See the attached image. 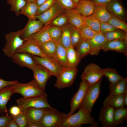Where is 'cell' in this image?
<instances>
[{
    "instance_id": "29",
    "label": "cell",
    "mask_w": 127,
    "mask_h": 127,
    "mask_svg": "<svg viewBox=\"0 0 127 127\" xmlns=\"http://www.w3.org/2000/svg\"><path fill=\"white\" fill-rule=\"evenodd\" d=\"M38 45L47 56L57 61L56 56V42L51 41Z\"/></svg>"
},
{
    "instance_id": "26",
    "label": "cell",
    "mask_w": 127,
    "mask_h": 127,
    "mask_svg": "<svg viewBox=\"0 0 127 127\" xmlns=\"http://www.w3.org/2000/svg\"><path fill=\"white\" fill-rule=\"evenodd\" d=\"M49 25V24L45 25L31 39L38 45L53 41L50 36L48 31Z\"/></svg>"
},
{
    "instance_id": "28",
    "label": "cell",
    "mask_w": 127,
    "mask_h": 127,
    "mask_svg": "<svg viewBox=\"0 0 127 127\" xmlns=\"http://www.w3.org/2000/svg\"><path fill=\"white\" fill-rule=\"evenodd\" d=\"M68 67L77 68L81 59L74 48L71 45L67 49Z\"/></svg>"
},
{
    "instance_id": "13",
    "label": "cell",
    "mask_w": 127,
    "mask_h": 127,
    "mask_svg": "<svg viewBox=\"0 0 127 127\" xmlns=\"http://www.w3.org/2000/svg\"><path fill=\"white\" fill-rule=\"evenodd\" d=\"M33 55L37 61L50 71L52 75L56 77L63 69V67L58 62L52 59Z\"/></svg>"
},
{
    "instance_id": "4",
    "label": "cell",
    "mask_w": 127,
    "mask_h": 127,
    "mask_svg": "<svg viewBox=\"0 0 127 127\" xmlns=\"http://www.w3.org/2000/svg\"><path fill=\"white\" fill-rule=\"evenodd\" d=\"M102 79L89 85L80 107L91 113L93 107L101 93L100 86Z\"/></svg>"
},
{
    "instance_id": "58",
    "label": "cell",
    "mask_w": 127,
    "mask_h": 127,
    "mask_svg": "<svg viewBox=\"0 0 127 127\" xmlns=\"http://www.w3.org/2000/svg\"></svg>"
},
{
    "instance_id": "7",
    "label": "cell",
    "mask_w": 127,
    "mask_h": 127,
    "mask_svg": "<svg viewBox=\"0 0 127 127\" xmlns=\"http://www.w3.org/2000/svg\"><path fill=\"white\" fill-rule=\"evenodd\" d=\"M78 71L77 68H64L56 77V80L54 86L59 89L70 87L74 82Z\"/></svg>"
},
{
    "instance_id": "23",
    "label": "cell",
    "mask_w": 127,
    "mask_h": 127,
    "mask_svg": "<svg viewBox=\"0 0 127 127\" xmlns=\"http://www.w3.org/2000/svg\"><path fill=\"white\" fill-rule=\"evenodd\" d=\"M106 7L112 14L122 20L125 13L124 9L120 0H113L107 4Z\"/></svg>"
},
{
    "instance_id": "41",
    "label": "cell",
    "mask_w": 127,
    "mask_h": 127,
    "mask_svg": "<svg viewBox=\"0 0 127 127\" xmlns=\"http://www.w3.org/2000/svg\"><path fill=\"white\" fill-rule=\"evenodd\" d=\"M107 22L111 24L116 29H120L127 32V24L126 23L113 15Z\"/></svg>"
},
{
    "instance_id": "8",
    "label": "cell",
    "mask_w": 127,
    "mask_h": 127,
    "mask_svg": "<svg viewBox=\"0 0 127 127\" xmlns=\"http://www.w3.org/2000/svg\"><path fill=\"white\" fill-rule=\"evenodd\" d=\"M103 76V69L96 64L91 63L85 67L81 78L90 85L98 81Z\"/></svg>"
},
{
    "instance_id": "24",
    "label": "cell",
    "mask_w": 127,
    "mask_h": 127,
    "mask_svg": "<svg viewBox=\"0 0 127 127\" xmlns=\"http://www.w3.org/2000/svg\"><path fill=\"white\" fill-rule=\"evenodd\" d=\"M103 105L111 107L114 109L125 107L123 94L114 95L109 94L104 100Z\"/></svg>"
},
{
    "instance_id": "3",
    "label": "cell",
    "mask_w": 127,
    "mask_h": 127,
    "mask_svg": "<svg viewBox=\"0 0 127 127\" xmlns=\"http://www.w3.org/2000/svg\"><path fill=\"white\" fill-rule=\"evenodd\" d=\"M16 101L22 112L30 107L37 108L52 107L48 101L47 95L45 92L39 96L28 97H23L17 99Z\"/></svg>"
},
{
    "instance_id": "57",
    "label": "cell",
    "mask_w": 127,
    "mask_h": 127,
    "mask_svg": "<svg viewBox=\"0 0 127 127\" xmlns=\"http://www.w3.org/2000/svg\"><path fill=\"white\" fill-rule=\"evenodd\" d=\"M74 3L76 4L80 0H72Z\"/></svg>"
},
{
    "instance_id": "38",
    "label": "cell",
    "mask_w": 127,
    "mask_h": 127,
    "mask_svg": "<svg viewBox=\"0 0 127 127\" xmlns=\"http://www.w3.org/2000/svg\"><path fill=\"white\" fill-rule=\"evenodd\" d=\"M78 29L81 39L83 40H89L97 33L86 26Z\"/></svg>"
},
{
    "instance_id": "11",
    "label": "cell",
    "mask_w": 127,
    "mask_h": 127,
    "mask_svg": "<svg viewBox=\"0 0 127 127\" xmlns=\"http://www.w3.org/2000/svg\"><path fill=\"white\" fill-rule=\"evenodd\" d=\"M44 25L38 19H28L25 27L20 30L21 37L25 41L30 39L43 28Z\"/></svg>"
},
{
    "instance_id": "48",
    "label": "cell",
    "mask_w": 127,
    "mask_h": 127,
    "mask_svg": "<svg viewBox=\"0 0 127 127\" xmlns=\"http://www.w3.org/2000/svg\"><path fill=\"white\" fill-rule=\"evenodd\" d=\"M18 82L17 80L8 81L2 79L0 75V89L10 85H14Z\"/></svg>"
},
{
    "instance_id": "17",
    "label": "cell",
    "mask_w": 127,
    "mask_h": 127,
    "mask_svg": "<svg viewBox=\"0 0 127 127\" xmlns=\"http://www.w3.org/2000/svg\"><path fill=\"white\" fill-rule=\"evenodd\" d=\"M49 108H37L30 107L22 112L27 117L29 123H41L42 118Z\"/></svg>"
},
{
    "instance_id": "14",
    "label": "cell",
    "mask_w": 127,
    "mask_h": 127,
    "mask_svg": "<svg viewBox=\"0 0 127 127\" xmlns=\"http://www.w3.org/2000/svg\"><path fill=\"white\" fill-rule=\"evenodd\" d=\"M22 52L27 53L43 58L49 57L44 53L39 45L31 39L25 41L17 49L15 53Z\"/></svg>"
},
{
    "instance_id": "27",
    "label": "cell",
    "mask_w": 127,
    "mask_h": 127,
    "mask_svg": "<svg viewBox=\"0 0 127 127\" xmlns=\"http://www.w3.org/2000/svg\"><path fill=\"white\" fill-rule=\"evenodd\" d=\"M127 78H124L114 83L109 84V94L115 95L123 94L127 90Z\"/></svg>"
},
{
    "instance_id": "43",
    "label": "cell",
    "mask_w": 127,
    "mask_h": 127,
    "mask_svg": "<svg viewBox=\"0 0 127 127\" xmlns=\"http://www.w3.org/2000/svg\"><path fill=\"white\" fill-rule=\"evenodd\" d=\"M12 117L15 121L18 127H28L29 122L23 112H22L15 116H12Z\"/></svg>"
},
{
    "instance_id": "33",
    "label": "cell",
    "mask_w": 127,
    "mask_h": 127,
    "mask_svg": "<svg viewBox=\"0 0 127 127\" xmlns=\"http://www.w3.org/2000/svg\"><path fill=\"white\" fill-rule=\"evenodd\" d=\"M114 127H117L127 119V108L125 107L115 109L114 111Z\"/></svg>"
},
{
    "instance_id": "34",
    "label": "cell",
    "mask_w": 127,
    "mask_h": 127,
    "mask_svg": "<svg viewBox=\"0 0 127 127\" xmlns=\"http://www.w3.org/2000/svg\"><path fill=\"white\" fill-rule=\"evenodd\" d=\"M104 76L108 80L109 84H113L122 79L123 77L115 69L107 68L103 69Z\"/></svg>"
},
{
    "instance_id": "52",
    "label": "cell",
    "mask_w": 127,
    "mask_h": 127,
    "mask_svg": "<svg viewBox=\"0 0 127 127\" xmlns=\"http://www.w3.org/2000/svg\"><path fill=\"white\" fill-rule=\"evenodd\" d=\"M6 127H18L15 121L12 118L8 122Z\"/></svg>"
},
{
    "instance_id": "42",
    "label": "cell",
    "mask_w": 127,
    "mask_h": 127,
    "mask_svg": "<svg viewBox=\"0 0 127 127\" xmlns=\"http://www.w3.org/2000/svg\"><path fill=\"white\" fill-rule=\"evenodd\" d=\"M48 31L53 41L56 42L60 41L62 31V28L49 25Z\"/></svg>"
},
{
    "instance_id": "15",
    "label": "cell",
    "mask_w": 127,
    "mask_h": 127,
    "mask_svg": "<svg viewBox=\"0 0 127 127\" xmlns=\"http://www.w3.org/2000/svg\"><path fill=\"white\" fill-rule=\"evenodd\" d=\"M64 9L56 2L48 9L34 19L40 21L45 25L49 24L53 19L60 14Z\"/></svg>"
},
{
    "instance_id": "44",
    "label": "cell",
    "mask_w": 127,
    "mask_h": 127,
    "mask_svg": "<svg viewBox=\"0 0 127 127\" xmlns=\"http://www.w3.org/2000/svg\"><path fill=\"white\" fill-rule=\"evenodd\" d=\"M82 40L78 29L72 26L71 32V45L74 48L76 47Z\"/></svg>"
},
{
    "instance_id": "55",
    "label": "cell",
    "mask_w": 127,
    "mask_h": 127,
    "mask_svg": "<svg viewBox=\"0 0 127 127\" xmlns=\"http://www.w3.org/2000/svg\"><path fill=\"white\" fill-rule=\"evenodd\" d=\"M123 100L125 106H127V90L123 94Z\"/></svg>"
},
{
    "instance_id": "37",
    "label": "cell",
    "mask_w": 127,
    "mask_h": 127,
    "mask_svg": "<svg viewBox=\"0 0 127 127\" xmlns=\"http://www.w3.org/2000/svg\"><path fill=\"white\" fill-rule=\"evenodd\" d=\"M84 17L86 26L97 33L100 32V22L93 15Z\"/></svg>"
},
{
    "instance_id": "16",
    "label": "cell",
    "mask_w": 127,
    "mask_h": 127,
    "mask_svg": "<svg viewBox=\"0 0 127 127\" xmlns=\"http://www.w3.org/2000/svg\"><path fill=\"white\" fill-rule=\"evenodd\" d=\"M114 109L109 106H103L99 116V122L103 127H114Z\"/></svg>"
},
{
    "instance_id": "36",
    "label": "cell",
    "mask_w": 127,
    "mask_h": 127,
    "mask_svg": "<svg viewBox=\"0 0 127 127\" xmlns=\"http://www.w3.org/2000/svg\"><path fill=\"white\" fill-rule=\"evenodd\" d=\"M76 47V50L81 59L89 54L91 47L89 40L82 39Z\"/></svg>"
},
{
    "instance_id": "47",
    "label": "cell",
    "mask_w": 127,
    "mask_h": 127,
    "mask_svg": "<svg viewBox=\"0 0 127 127\" xmlns=\"http://www.w3.org/2000/svg\"><path fill=\"white\" fill-rule=\"evenodd\" d=\"M116 28L108 22H100V32L104 34L115 30Z\"/></svg>"
},
{
    "instance_id": "46",
    "label": "cell",
    "mask_w": 127,
    "mask_h": 127,
    "mask_svg": "<svg viewBox=\"0 0 127 127\" xmlns=\"http://www.w3.org/2000/svg\"><path fill=\"white\" fill-rule=\"evenodd\" d=\"M56 2V0H48L38 7L36 16L39 15L46 11Z\"/></svg>"
},
{
    "instance_id": "53",
    "label": "cell",
    "mask_w": 127,
    "mask_h": 127,
    "mask_svg": "<svg viewBox=\"0 0 127 127\" xmlns=\"http://www.w3.org/2000/svg\"><path fill=\"white\" fill-rule=\"evenodd\" d=\"M27 127H43L40 123H28Z\"/></svg>"
},
{
    "instance_id": "56",
    "label": "cell",
    "mask_w": 127,
    "mask_h": 127,
    "mask_svg": "<svg viewBox=\"0 0 127 127\" xmlns=\"http://www.w3.org/2000/svg\"><path fill=\"white\" fill-rule=\"evenodd\" d=\"M27 3L36 2L37 0H24Z\"/></svg>"
},
{
    "instance_id": "35",
    "label": "cell",
    "mask_w": 127,
    "mask_h": 127,
    "mask_svg": "<svg viewBox=\"0 0 127 127\" xmlns=\"http://www.w3.org/2000/svg\"><path fill=\"white\" fill-rule=\"evenodd\" d=\"M26 3L24 0H7L6 2L10 6V10L14 12L17 16L20 15L21 10Z\"/></svg>"
},
{
    "instance_id": "31",
    "label": "cell",
    "mask_w": 127,
    "mask_h": 127,
    "mask_svg": "<svg viewBox=\"0 0 127 127\" xmlns=\"http://www.w3.org/2000/svg\"><path fill=\"white\" fill-rule=\"evenodd\" d=\"M38 8V6L36 2L27 3L21 10L20 14L25 16L28 19H34Z\"/></svg>"
},
{
    "instance_id": "6",
    "label": "cell",
    "mask_w": 127,
    "mask_h": 127,
    "mask_svg": "<svg viewBox=\"0 0 127 127\" xmlns=\"http://www.w3.org/2000/svg\"><path fill=\"white\" fill-rule=\"evenodd\" d=\"M12 87L14 93H19L24 97L39 96L45 93L34 80L25 83L18 82L16 84L13 85Z\"/></svg>"
},
{
    "instance_id": "50",
    "label": "cell",
    "mask_w": 127,
    "mask_h": 127,
    "mask_svg": "<svg viewBox=\"0 0 127 127\" xmlns=\"http://www.w3.org/2000/svg\"><path fill=\"white\" fill-rule=\"evenodd\" d=\"M9 111L10 115L12 116H17L22 112L20 107L16 106L11 107L9 109Z\"/></svg>"
},
{
    "instance_id": "32",
    "label": "cell",
    "mask_w": 127,
    "mask_h": 127,
    "mask_svg": "<svg viewBox=\"0 0 127 127\" xmlns=\"http://www.w3.org/2000/svg\"><path fill=\"white\" fill-rule=\"evenodd\" d=\"M72 26L67 24L62 28V31L60 41L66 49L71 46V34Z\"/></svg>"
},
{
    "instance_id": "40",
    "label": "cell",
    "mask_w": 127,
    "mask_h": 127,
    "mask_svg": "<svg viewBox=\"0 0 127 127\" xmlns=\"http://www.w3.org/2000/svg\"><path fill=\"white\" fill-rule=\"evenodd\" d=\"M108 41L115 39L124 40L127 41V33L116 30L104 34Z\"/></svg>"
},
{
    "instance_id": "1",
    "label": "cell",
    "mask_w": 127,
    "mask_h": 127,
    "mask_svg": "<svg viewBox=\"0 0 127 127\" xmlns=\"http://www.w3.org/2000/svg\"><path fill=\"white\" fill-rule=\"evenodd\" d=\"M76 113L69 116L60 127H80L88 124L91 127H96L98 123L87 111L81 107Z\"/></svg>"
},
{
    "instance_id": "20",
    "label": "cell",
    "mask_w": 127,
    "mask_h": 127,
    "mask_svg": "<svg viewBox=\"0 0 127 127\" xmlns=\"http://www.w3.org/2000/svg\"><path fill=\"white\" fill-rule=\"evenodd\" d=\"M12 85L0 89V114H3V115L9 114L7 105L11 97L14 93Z\"/></svg>"
},
{
    "instance_id": "49",
    "label": "cell",
    "mask_w": 127,
    "mask_h": 127,
    "mask_svg": "<svg viewBox=\"0 0 127 127\" xmlns=\"http://www.w3.org/2000/svg\"><path fill=\"white\" fill-rule=\"evenodd\" d=\"M11 118L10 115H0V127H6L7 123Z\"/></svg>"
},
{
    "instance_id": "9",
    "label": "cell",
    "mask_w": 127,
    "mask_h": 127,
    "mask_svg": "<svg viewBox=\"0 0 127 127\" xmlns=\"http://www.w3.org/2000/svg\"><path fill=\"white\" fill-rule=\"evenodd\" d=\"M11 58L14 63L19 66L26 67L32 71L40 64L33 55L27 53H15Z\"/></svg>"
},
{
    "instance_id": "18",
    "label": "cell",
    "mask_w": 127,
    "mask_h": 127,
    "mask_svg": "<svg viewBox=\"0 0 127 127\" xmlns=\"http://www.w3.org/2000/svg\"><path fill=\"white\" fill-rule=\"evenodd\" d=\"M89 41L91 47L89 54L92 56L98 55L108 41L104 34L101 32L97 33Z\"/></svg>"
},
{
    "instance_id": "10",
    "label": "cell",
    "mask_w": 127,
    "mask_h": 127,
    "mask_svg": "<svg viewBox=\"0 0 127 127\" xmlns=\"http://www.w3.org/2000/svg\"><path fill=\"white\" fill-rule=\"evenodd\" d=\"M90 85L86 81L82 80L77 91L74 94L70 102V110L68 116L73 114L80 107Z\"/></svg>"
},
{
    "instance_id": "54",
    "label": "cell",
    "mask_w": 127,
    "mask_h": 127,
    "mask_svg": "<svg viewBox=\"0 0 127 127\" xmlns=\"http://www.w3.org/2000/svg\"><path fill=\"white\" fill-rule=\"evenodd\" d=\"M48 0H37L36 3L38 7L42 5Z\"/></svg>"
},
{
    "instance_id": "5",
    "label": "cell",
    "mask_w": 127,
    "mask_h": 127,
    "mask_svg": "<svg viewBox=\"0 0 127 127\" xmlns=\"http://www.w3.org/2000/svg\"><path fill=\"white\" fill-rule=\"evenodd\" d=\"M20 30L6 34L4 36L6 42L2 51L4 55L10 57L25 42L20 36Z\"/></svg>"
},
{
    "instance_id": "25",
    "label": "cell",
    "mask_w": 127,
    "mask_h": 127,
    "mask_svg": "<svg viewBox=\"0 0 127 127\" xmlns=\"http://www.w3.org/2000/svg\"><path fill=\"white\" fill-rule=\"evenodd\" d=\"M101 22H107L113 15L107 9L105 6L96 4L92 14Z\"/></svg>"
},
{
    "instance_id": "39",
    "label": "cell",
    "mask_w": 127,
    "mask_h": 127,
    "mask_svg": "<svg viewBox=\"0 0 127 127\" xmlns=\"http://www.w3.org/2000/svg\"><path fill=\"white\" fill-rule=\"evenodd\" d=\"M68 22V18L64 13L61 14L60 13L54 18L50 23L52 26L62 28L67 25Z\"/></svg>"
},
{
    "instance_id": "22",
    "label": "cell",
    "mask_w": 127,
    "mask_h": 127,
    "mask_svg": "<svg viewBox=\"0 0 127 127\" xmlns=\"http://www.w3.org/2000/svg\"><path fill=\"white\" fill-rule=\"evenodd\" d=\"M95 5L91 0H80L74 9L83 16H87L92 14Z\"/></svg>"
},
{
    "instance_id": "19",
    "label": "cell",
    "mask_w": 127,
    "mask_h": 127,
    "mask_svg": "<svg viewBox=\"0 0 127 127\" xmlns=\"http://www.w3.org/2000/svg\"><path fill=\"white\" fill-rule=\"evenodd\" d=\"M127 41L120 39L108 41L102 50L106 52L114 51L123 53L126 56L127 54Z\"/></svg>"
},
{
    "instance_id": "12",
    "label": "cell",
    "mask_w": 127,
    "mask_h": 127,
    "mask_svg": "<svg viewBox=\"0 0 127 127\" xmlns=\"http://www.w3.org/2000/svg\"><path fill=\"white\" fill-rule=\"evenodd\" d=\"M34 80L38 86L45 92L46 85L48 79L52 75L48 70L40 64L32 70Z\"/></svg>"
},
{
    "instance_id": "2",
    "label": "cell",
    "mask_w": 127,
    "mask_h": 127,
    "mask_svg": "<svg viewBox=\"0 0 127 127\" xmlns=\"http://www.w3.org/2000/svg\"><path fill=\"white\" fill-rule=\"evenodd\" d=\"M69 116L52 107L49 108L41 121L43 127H60Z\"/></svg>"
},
{
    "instance_id": "30",
    "label": "cell",
    "mask_w": 127,
    "mask_h": 127,
    "mask_svg": "<svg viewBox=\"0 0 127 127\" xmlns=\"http://www.w3.org/2000/svg\"><path fill=\"white\" fill-rule=\"evenodd\" d=\"M56 56L57 61L63 68L68 67L67 60V49L61 44L60 41L56 42Z\"/></svg>"
},
{
    "instance_id": "21",
    "label": "cell",
    "mask_w": 127,
    "mask_h": 127,
    "mask_svg": "<svg viewBox=\"0 0 127 127\" xmlns=\"http://www.w3.org/2000/svg\"><path fill=\"white\" fill-rule=\"evenodd\" d=\"M68 21L72 26L79 29L86 26L84 16L75 9L65 10Z\"/></svg>"
},
{
    "instance_id": "45",
    "label": "cell",
    "mask_w": 127,
    "mask_h": 127,
    "mask_svg": "<svg viewBox=\"0 0 127 127\" xmlns=\"http://www.w3.org/2000/svg\"><path fill=\"white\" fill-rule=\"evenodd\" d=\"M56 1L64 10L74 9L76 5L72 0H56Z\"/></svg>"
},
{
    "instance_id": "51",
    "label": "cell",
    "mask_w": 127,
    "mask_h": 127,
    "mask_svg": "<svg viewBox=\"0 0 127 127\" xmlns=\"http://www.w3.org/2000/svg\"><path fill=\"white\" fill-rule=\"evenodd\" d=\"M113 0H91L96 4L105 5Z\"/></svg>"
}]
</instances>
